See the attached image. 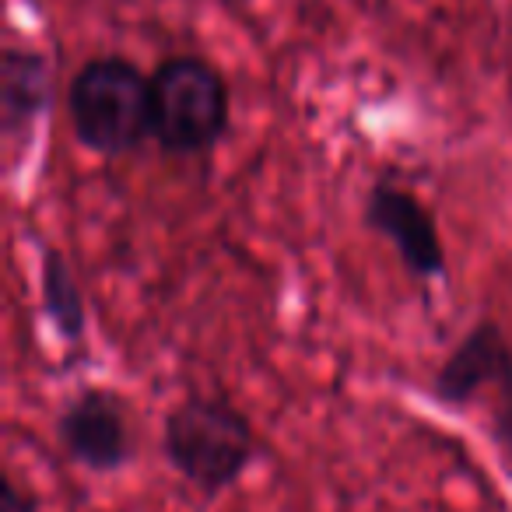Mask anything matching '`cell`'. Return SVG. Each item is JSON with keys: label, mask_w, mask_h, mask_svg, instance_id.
<instances>
[{"label": "cell", "mask_w": 512, "mask_h": 512, "mask_svg": "<svg viewBox=\"0 0 512 512\" xmlns=\"http://www.w3.org/2000/svg\"><path fill=\"white\" fill-rule=\"evenodd\" d=\"M162 453L183 481L218 495L253 467V421L225 397H186L165 414Z\"/></svg>", "instance_id": "1"}, {"label": "cell", "mask_w": 512, "mask_h": 512, "mask_svg": "<svg viewBox=\"0 0 512 512\" xmlns=\"http://www.w3.org/2000/svg\"><path fill=\"white\" fill-rule=\"evenodd\" d=\"M228 81L204 57H169L151 74V137L165 155L193 158L225 137Z\"/></svg>", "instance_id": "2"}, {"label": "cell", "mask_w": 512, "mask_h": 512, "mask_svg": "<svg viewBox=\"0 0 512 512\" xmlns=\"http://www.w3.org/2000/svg\"><path fill=\"white\" fill-rule=\"evenodd\" d=\"M67 109L95 155H130L151 134V78L123 57H95L71 78Z\"/></svg>", "instance_id": "3"}, {"label": "cell", "mask_w": 512, "mask_h": 512, "mask_svg": "<svg viewBox=\"0 0 512 512\" xmlns=\"http://www.w3.org/2000/svg\"><path fill=\"white\" fill-rule=\"evenodd\" d=\"M60 449L92 474H116L137 453L134 414L120 393L88 386L74 393L57 414Z\"/></svg>", "instance_id": "4"}, {"label": "cell", "mask_w": 512, "mask_h": 512, "mask_svg": "<svg viewBox=\"0 0 512 512\" xmlns=\"http://www.w3.org/2000/svg\"><path fill=\"white\" fill-rule=\"evenodd\" d=\"M365 225L390 242L414 281L425 285L446 274V246H442L435 214L414 190L393 179L372 183L365 193Z\"/></svg>", "instance_id": "5"}, {"label": "cell", "mask_w": 512, "mask_h": 512, "mask_svg": "<svg viewBox=\"0 0 512 512\" xmlns=\"http://www.w3.org/2000/svg\"><path fill=\"white\" fill-rule=\"evenodd\" d=\"M512 383V344L491 320H481L460 337L446 362L435 369L432 393L446 407L467 411Z\"/></svg>", "instance_id": "6"}, {"label": "cell", "mask_w": 512, "mask_h": 512, "mask_svg": "<svg viewBox=\"0 0 512 512\" xmlns=\"http://www.w3.org/2000/svg\"><path fill=\"white\" fill-rule=\"evenodd\" d=\"M53 71L43 53L29 46H8L0 60V127L4 141L15 144L50 106Z\"/></svg>", "instance_id": "7"}, {"label": "cell", "mask_w": 512, "mask_h": 512, "mask_svg": "<svg viewBox=\"0 0 512 512\" xmlns=\"http://www.w3.org/2000/svg\"><path fill=\"white\" fill-rule=\"evenodd\" d=\"M39 295H43V309L60 341L81 344V337L88 330L85 299H81L74 271L67 267L60 249H43V260H39Z\"/></svg>", "instance_id": "8"}, {"label": "cell", "mask_w": 512, "mask_h": 512, "mask_svg": "<svg viewBox=\"0 0 512 512\" xmlns=\"http://www.w3.org/2000/svg\"><path fill=\"white\" fill-rule=\"evenodd\" d=\"M484 407H488V425H484V432H488L502 467L512 474V383L505 386V390H498L495 397L484 400Z\"/></svg>", "instance_id": "9"}, {"label": "cell", "mask_w": 512, "mask_h": 512, "mask_svg": "<svg viewBox=\"0 0 512 512\" xmlns=\"http://www.w3.org/2000/svg\"><path fill=\"white\" fill-rule=\"evenodd\" d=\"M0 512H39V509H36V498L15 477H8L4 481V498H0Z\"/></svg>", "instance_id": "10"}]
</instances>
